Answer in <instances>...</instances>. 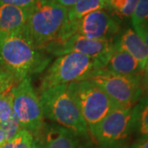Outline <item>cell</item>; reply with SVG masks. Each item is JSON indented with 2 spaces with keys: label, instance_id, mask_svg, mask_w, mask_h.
<instances>
[{
  "label": "cell",
  "instance_id": "obj_7",
  "mask_svg": "<svg viewBox=\"0 0 148 148\" xmlns=\"http://www.w3.org/2000/svg\"><path fill=\"white\" fill-rule=\"evenodd\" d=\"M98 148H127L133 138L132 108H118L89 130Z\"/></svg>",
  "mask_w": 148,
  "mask_h": 148
},
{
  "label": "cell",
  "instance_id": "obj_5",
  "mask_svg": "<svg viewBox=\"0 0 148 148\" xmlns=\"http://www.w3.org/2000/svg\"><path fill=\"white\" fill-rule=\"evenodd\" d=\"M67 85L88 130L98 124L111 111L122 108L90 80L74 82Z\"/></svg>",
  "mask_w": 148,
  "mask_h": 148
},
{
  "label": "cell",
  "instance_id": "obj_1",
  "mask_svg": "<svg viewBox=\"0 0 148 148\" xmlns=\"http://www.w3.org/2000/svg\"><path fill=\"white\" fill-rule=\"evenodd\" d=\"M50 60L47 53L35 47L23 33L0 38V64L17 82L44 72Z\"/></svg>",
  "mask_w": 148,
  "mask_h": 148
},
{
  "label": "cell",
  "instance_id": "obj_10",
  "mask_svg": "<svg viewBox=\"0 0 148 148\" xmlns=\"http://www.w3.org/2000/svg\"><path fill=\"white\" fill-rule=\"evenodd\" d=\"M114 50V40H90L81 36H73L60 43H51L45 52L61 56L66 53H76L101 60L106 66Z\"/></svg>",
  "mask_w": 148,
  "mask_h": 148
},
{
  "label": "cell",
  "instance_id": "obj_25",
  "mask_svg": "<svg viewBox=\"0 0 148 148\" xmlns=\"http://www.w3.org/2000/svg\"><path fill=\"white\" fill-rule=\"evenodd\" d=\"M142 82H143V90L147 94V95H148V63L147 64L145 69H144V71H143Z\"/></svg>",
  "mask_w": 148,
  "mask_h": 148
},
{
  "label": "cell",
  "instance_id": "obj_23",
  "mask_svg": "<svg viewBox=\"0 0 148 148\" xmlns=\"http://www.w3.org/2000/svg\"><path fill=\"white\" fill-rule=\"evenodd\" d=\"M39 0H0V5L7 4L21 8H30Z\"/></svg>",
  "mask_w": 148,
  "mask_h": 148
},
{
  "label": "cell",
  "instance_id": "obj_26",
  "mask_svg": "<svg viewBox=\"0 0 148 148\" xmlns=\"http://www.w3.org/2000/svg\"><path fill=\"white\" fill-rule=\"evenodd\" d=\"M135 32L138 34V36L143 39V40L145 42V44L147 45L148 47V27H143L141 29L136 30Z\"/></svg>",
  "mask_w": 148,
  "mask_h": 148
},
{
  "label": "cell",
  "instance_id": "obj_14",
  "mask_svg": "<svg viewBox=\"0 0 148 148\" xmlns=\"http://www.w3.org/2000/svg\"><path fill=\"white\" fill-rule=\"evenodd\" d=\"M106 68L115 73L140 77H143L144 71L137 59L124 50L118 49L115 46Z\"/></svg>",
  "mask_w": 148,
  "mask_h": 148
},
{
  "label": "cell",
  "instance_id": "obj_4",
  "mask_svg": "<svg viewBox=\"0 0 148 148\" xmlns=\"http://www.w3.org/2000/svg\"><path fill=\"white\" fill-rule=\"evenodd\" d=\"M106 68L101 60L83 54L69 53L58 56L41 78L40 91L50 87L86 80L97 69Z\"/></svg>",
  "mask_w": 148,
  "mask_h": 148
},
{
  "label": "cell",
  "instance_id": "obj_30",
  "mask_svg": "<svg viewBox=\"0 0 148 148\" xmlns=\"http://www.w3.org/2000/svg\"><path fill=\"white\" fill-rule=\"evenodd\" d=\"M1 68H3V67H2V66H1V64H0V69H1Z\"/></svg>",
  "mask_w": 148,
  "mask_h": 148
},
{
  "label": "cell",
  "instance_id": "obj_8",
  "mask_svg": "<svg viewBox=\"0 0 148 148\" xmlns=\"http://www.w3.org/2000/svg\"><path fill=\"white\" fill-rule=\"evenodd\" d=\"M86 80L100 86L122 108H132L142 97V77L115 73L106 68L95 70Z\"/></svg>",
  "mask_w": 148,
  "mask_h": 148
},
{
  "label": "cell",
  "instance_id": "obj_15",
  "mask_svg": "<svg viewBox=\"0 0 148 148\" xmlns=\"http://www.w3.org/2000/svg\"><path fill=\"white\" fill-rule=\"evenodd\" d=\"M133 136L148 138V95L143 96L132 108Z\"/></svg>",
  "mask_w": 148,
  "mask_h": 148
},
{
  "label": "cell",
  "instance_id": "obj_13",
  "mask_svg": "<svg viewBox=\"0 0 148 148\" xmlns=\"http://www.w3.org/2000/svg\"><path fill=\"white\" fill-rule=\"evenodd\" d=\"M114 46L132 55L145 69L148 63V47L134 30L126 29L114 40Z\"/></svg>",
  "mask_w": 148,
  "mask_h": 148
},
{
  "label": "cell",
  "instance_id": "obj_11",
  "mask_svg": "<svg viewBox=\"0 0 148 148\" xmlns=\"http://www.w3.org/2000/svg\"><path fill=\"white\" fill-rule=\"evenodd\" d=\"M46 148H87L86 137L77 135L58 124H48L44 127Z\"/></svg>",
  "mask_w": 148,
  "mask_h": 148
},
{
  "label": "cell",
  "instance_id": "obj_18",
  "mask_svg": "<svg viewBox=\"0 0 148 148\" xmlns=\"http://www.w3.org/2000/svg\"><path fill=\"white\" fill-rule=\"evenodd\" d=\"M35 138L32 132L22 128L13 138L7 141L2 148H32Z\"/></svg>",
  "mask_w": 148,
  "mask_h": 148
},
{
  "label": "cell",
  "instance_id": "obj_28",
  "mask_svg": "<svg viewBox=\"0 0 148 148\" xmlns=\"http://www.w3.org/2000/svg\"><path fill=\"white\" fill-rule=\"evenodd\" d=\"M32 148H46L45 142L40 138H36Z\"/></svg>",
  "mask_w": 148,
  "mask_h": 148
},
{
  "label": "cell",
  "instance_id": "obj_29",
  "mask_svg": "<svg viewBox=\"0 0 148 148\" xmlns=\"http://www.w3.org/2000/svg\"><path fill=\"white\" fill-rule=\"evenodd\" d=\"M6 142H7V139H6L5 132L3 131L2 126L0 125V148L3 147V145L5 144Z\"/></svg>",
  "mask_w": 148,
  "mask_h": 148
},
{
  "label": "cell",
  "instance_id": "obj_24",
  "mask_svg": "<svg viewBox=\"0 0 148 148\" xmlns=\"http://www.w3.org/2000/svg\"><path fill=\"white\" fill-rule=\"evenodd\" d=\"M127 148H148V138H136Z\"/></svg>",
  "mask_w": 148,
  "mask_h": 148
},
{
  "label": "cell",
  "instance_id": "obj_9",
  "mask_svg": "<svg viewBox=\"0 0 148 148\" xmlns=\"http://www.w3.org/2000/svg\"><path fill=\"white\" fill-rule=\"evenodd\" d=\"M119 29V22L106 11H95L77 20H67L52 43L63 42L73 36L90 40L114 39Z\"/></svg>",
  "mask_w": 148,
  "mask_h": 148
},
{
  "label": "cell",
  "instance_id": "obj_12",
  "mask_svg": "<svg viewBox=\"0 0 148 148\" xmlns=\"http://www.w3.org/2000/svg\"><path fill=\"white\" fill-rule=\"evenodd\" d=\"M28 8L0 5V38L22 34L27 23Z\"/></svg>",
  "mask_w": 148,
  "mask_h": 148
},
{
  "label": "cell",
  "instance_id": "obj_6",
  "mask_svg": "<svg viewBox=\"0 0 148 148\" xmlns=\"http://www.w3.org/2000/svg\"><path fill=\"white\" fill-rule=\"evenodd\" d=\"M12 109L21 128L40 138L45 127V115L40 96L35 90L32 78L27 77L12 89Z\"/></svg>",
  "mask_w": 148,
  "mask_h": 148
},
{
  "label": "cell",
  "instance_id": "obj_2",
  "mask_svg": "<svg viewBox=\"0 0 148 148\" xmlns=\"http://www.w3.org/2000/svg\"><path fill=\"white\" fill-rule=\"evenodd\" d=\"M68 11L53 0H39L28 8L23 35L36 49L45 51L68 20Z\"/></svg>",
  "mask_w": 148,
  "mask_h": 148
},
{
  "label": "cell",
  "instance_id": "obj_16",
  "mask_svg": "<svg viewBox=\"0 0 148 148\" xmlns=\"http://www.w3.org/2000/svg\"><path fill=\"white\" fill-rule=\"evenodd\" d=\"M106 0H80L68 11V21H73L92 12L105 10Z\"/></svg>",
  "mask_w": 148,
  "mask_h": 148
},
{
  "label": "cell",
  "instance_id": "obj_3",
  "mask_svg": "<svg viewBox=\"0 0 148 148\" xmlns=\"http://www.w3.org/2000/svg\"><path fill=\"white\" fill-rule=\"evenodd\" d=\"M45 118L59 126L87 138L88 127L82 116L68 85H59L40 91Z\"/></svg>",
  "mask_w": 148,
  "mask_h": 148
},
{
  "label": "cell",
  "instance_id": "obj_22",
  "mask_svg": "<svg viewBox=\"0 0 148 148\" xmlns=\"http://www.w3.org/2000/svg\"><path fill=\"white\" fill-rule=\"evenodd\" d=\"M1 126H2L3 131L5 132L7 141H8L9 139L13 138L17 132H19L21 129H22L17 118L14 114V112H13V114H12V116L11 117L10 119L8 122H6L5 123H3V125H1Z\"/></svg>",
  "mask_w": 148,
  "mask_h": 148
},
{
  "label": "cell",
  "instance_id": "obj_19",
  "mask_svg": "<svg viewBox=\"0 0 148 148\" xmlns=\"http://www.w3.org/2000/svg\"><path fill=\"white\" fill-rule=\"evenodd\" d=\"M131 18L134 31L148 27V0L138 1Z\"/></svg>",
  "mask_w": 148,
  "mask_h": 148
},
{
  "label": "cell",
  "instance_id": "obj_20",
  "mask_svg": "<svg viewBox=\"0 0 148 148\" xmlns=\"http://www.w3.org/2000/svg\"><path fill=\"white\" fill-rule=\"evenodd\" d=\"M13 114L12 90L0 95V125H3Z\"/></svg>",
  "mask_w": 148,
  "mask_h": 148
},
{
  "label": "cell",
  "instance_id": "obj_27",
  "mask_svg": "<svg viewBox=\"0 0 148 148\" xmlns=\"http://www.w3.org/2000/svg\"><path fill=\"white\" fill-rule=\"evenodd\" d=\"M53 1H55L56 3H58V4H60V5H62L63 7L69 9L80 0H53Z\"/></svg>",
  "mask_w": 148,
  "mask_h": 148
},
{
  "label": "cell",
  "instance_id": "obj_21",
  "mask_svg": "<svg viewBox=\"0 0 148 148\" xmlns=\"http://www.w3.org/2000/svg\"><path fill=\"white\" fill-rule=\"evenodd\" d=\"M17 83V81L12 74L3 68L0 69V95L10 91Z\"/></svg>",
  "mask_w": 148,
  "mask_h": 148
},
{
  "label": "cell",
  "instance_id": "obj_17",
  "mask_svg": "<svg viewBox=\"0 0 148 148\" xmlns=\"http://www.w3.org/2000/svg\"><path fill=\"white\" fill-rule=\"evenodd\" d=\"M139 0H106V8L120 18L131 17Z\"/></svg>",
  "mask_w": 148,
  "mask_h": 148
}]
</instances>
